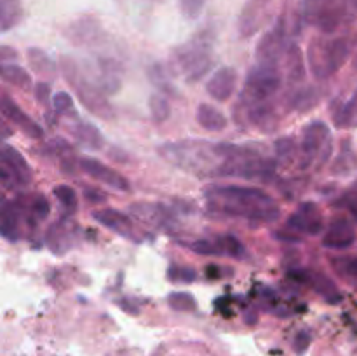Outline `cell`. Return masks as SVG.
Wrapping results in <instances>:
<instances>
[{
    "label": "cell",
    "instance_id": "obj_1",
    "mask_svg": "<svg viewBox=\"0 0 357 356\" xmlns=\"http://www.w3.org/2000/svg\"><path fill=\"white\" fill-rule=\"evenodd\" d=\"M211 212L227 216H241L258 222H275L281 209L265 191L244 185H211L204 191Z\"/></svg>",
    "mask_w": 357,
    "mask_h": 356
},
{
    "label": "cell",
    "instance_id": "obj_2",
    "mask_svg": "<svg viewBox=\"0 0 357 356\" xmlns=\"http://www.w3.org/2000/svg\"><path fill=\"white\" fill-rule=\"evenodd\" d=\"M159 152L164 159L173 163L174 166L197 175H218L225 163V157L220 150V143L185 140V142L164 143Z\"/></svg>",
    "mask_w": 357,
    "mask_h": 356
},
{
    "label": "cell",
    "instance_id": "obj_3",
    "mask_svg": "<svg viewBox=\"0 0 357 356\" xmlns=\"http://www.w3.org/2000/svg\"><path fill=\"white\" fill-rule=\"evenodd\" d=\"M213 47L215 34L211 30H202L181 44L173 52V65L180 73H185L188 82L206 75L213 63Z\"/></svg>",
    "mask_w": 357,
    "mask_h": 356
},
{
    "label": "cell",
    "instance_id": "obj_4",
    "mask_svg": "<svg viewBox=\"0 0 357 356\" xmlns=\"http://www.w3.org/2000/svg\"><path fill=\"white\" fill-rule=\"evenodd\" d=\"M351 44L345 37L321 38L316 37L307 49V65L317 80L330 79L349 59Z\"/></svg>",
    "mask_w": 357,
    "mask_h": 356
},
{
    "label": "cell",
    "instance_id": "obj_5",
    "mask_svg": "<svg viewBox=\"0 0 357 356\" xmlns=\"http://www.w3.org/2000/svg\"><path fill=\"white\" fill-rule=\"evenodd\" d=\"M279 87H281V73L278 66L258 63L248 72L243 91H241V103L246 107L264 103L278 93Z\"/></svg>",
    "mask_w": 357,
    "mask_h": 356
},
{
    "label": "cell",
    "instance_id": "obj_6",
    "mask_svg": "<svg viewBox=\"0 0 357 356\" xmlns=\"http://www.w3.org/2000/svg\"><path fill=\"white\" fill-rule=\"evenodd\" d=\"M65 75L68 79V84H72L75 87L77 94H79L80 101L86 105V108L89 112H93L94 115L101 119H112L114 117V110H112V105L108 103V100L105 98L103 91L89 80L87 77H82L77 72L75 65L72 61L68 65H65Z\"/></svg>",
    "mask_w": 357,
    "mask_h": 356
},
{
    "label": "cell",
    "instance_id": "obj_7",
    "mask_svg": "<svg viewBox=\"0 0 357 356\" xmlns=\"http://www.w3.org/2000/svg\"><path fill=\"white\" fill-rule=\"evenodd\" d=\"M0 181L7 191L26 187L31 181L30 166L24 157L9 143H3L0 150Z\"/></svg>",
    "mask_w": 357,
    "mask_h": 356
},
{
    "label": "cell",
    "instance_id": "obj_8",
    "mask_svg": "<svg viewBox=\"0 0 357 356\" xmlns=\"http://www.w3.org/2000/svg\"><path fill=\"white\" fill-rule=\"evenodd\" d=\"M331 133L326 122L323 121H312L305 129H303L302 136V147H300V164L302 168H309L321 154L330 156L331 150Z\"/></svg>",
    "mask_w": 357,
    "mask_h": 356
},
{
    "label": "cell",
    "instance_id": "obj_9",
    "mask_svg": "<svg viewBox=\"0 0 357 356\" xmlns=\"http://www.w3.org/2000/svg\"><path fill=\"white\" fill-rule=\"evenodd\" d=\"M286 24L284 20H279L268 31H265L264 37L260 38L257 45V59L264 65L278 66L279 59L286 54Z\"/></svg>",
    "mask_w": 357,
    "mask_h": 356
},
{
    "label": "cell",
    "instance_id": "obj_10",
    "mask_svg": "<svg viewBox=\"0 0 357 356\" xmlns=\"http://www.w3.org/2000/svg\"><path fill=\"white\" fill-rule=\"evenodd\" d=\"M303 10L305 20L321 28L324 34L337 30L342 21V9L333 6V0H305Z\"/></svg>",
    "mask_w": 357,
    "mask_h": 356
},
{
    "label": "cell",
    "instance_id": "obj_11",
    "mask_svg": "<svg viewBox=\"0 0 357 356\" xmlns=\"http://www.w3.org/2000/svg\"><path fill=\"white\" fill-rule=\"evenodd\" d=\"M288 274L293 281L312 286L314 292L319 293L326 302L338 304L342 300V293L338 290V286L335 285L333 279H330L323 272L310 271V269H291Z\"/></svg>",
    "mask_w": 357,
    "mask_h": 356
},
{
    "label": "cell",
    "instance_id": "obj_12",
    "mask_svg": "<svg viewBox=\"0 0 357 356\" xmlns=\"http://www.w3.org/2000/svg\"><path fill=\"white\" fill-rule=\"evenodd\" d=\"M79 166H80V170H82L84 173L89 175L91 178H94V180L108 185V187L115 188V191H119V192L131 191V184H129L128 178H126L124 175L119 173V171H115L114 168L103 164L101 161L93 159V157H82L79 163Z\"/></svg>",
    "mask_w": 357,
    "mask_h": 356
},
{
    "label": "cell",
    "instance_id": "obj_13",
    "mask_svg": "<svg viewBox=\"0 0 357 356\" xmlns=\"http://www.w3.org/2000/svg\"><path fill=\"white\" fill-rule=\"evenodd\" d=\"M286 225L289 229L296 230V232L317 236V234H321V230L324 227L323 212H321L316 202H303V205H300L296 208L295 213H291Z\"/></svg>",
    "mask_w": 357,
    "mask_h": 356
},
{
    "label": "cell",
    "instance_id": "obj_14",
    "mask_svg": "<svg viewBox=\"0 0 357 356\" xmlns=\"http://www.w3.org/2000/svg\"><path fill=\"white\" fill-rule=\"evenodd\" d=\"M271 0H250L241 10L239 16V34L241 37L246 38L257 34L267 21L271 14Z\"/></svg>",
    "mask_w": 357,
    "mask_h": 356
},
{
    "label": "cell",
    "instance_id": "obj_15",
    "mask_svg": "<svg viewBox=\"0 0 357 356\" xmlns=\"http://www.w3.org/2000/svg\"><path fill=\"white\" fill-rule=\"evenodd\" d=\"M0 108H2L3 117L9 122H13L20 131L24 133V135L30 136V138L33 140L44 138V129H42V126H38L30 115L24 114V112L21 110L20 105H17L9 94H2V107Z\"/></svg>",
    "mask_w": 357,
    "mask_h": 356
},
{
    "label": "cell",
    "instance_id": "obj_16",
    "mask_svg": "<svg viewBox=\"0 0 357 356\" xmlns=\"http://www.w3.org/2000/svg\"><path fill=\"white\" fill-rule=\"evenodd\" d=\"M356 243V229L352 222L344 216L331 220L323 237V246L328 250H347Z\"/></svg>",
    "mask_w": 357,
    "mask_h": 356
},
{
    "label": "cell",
    "instance_id": "obj_17",
    "mask_svg": "<svg viewBox=\"0 0 357 356\" xmlns=\"http://www.w3.org/2000/svg\"><path fill=\"white\" fill-rule=\"evenodd\" d=\"M237 72L232 66H222L206 82V91L216 101H227L236 91Z\"/></svg>",
    "mask_w": 357,
    "mask_h": 356
},
{
    "label": "cell",
    "instance_id": "obj_18",
    "mask_svg": "<svg viewBox=\"0 0 357 356\" xmlns=\"http://www.w3.org/2000/svg\"><path fill=\"white\" fill-rule=\"evenodd\" d=\"M93 218L96 220L98 223H101L107 229L114 230L119 236L122 237H132L135 230H132V222L126 213L119 212L115 208H101L94 209Z\"/></svg>",
    "mask_w": 357,
    "mask_h": 356
},
{
    "label": "cell",
    "instance_id": "obj_19",
    "mask_svg": "<svg viewBox=\"0 0 357 356\" xmlns=\"http://www.w3.org/2000/svg\"><path fill=\"white\" fill-rule=\"evenodd\" d=\"M2 236L7 241H17L21 234V223H26L24 213L17 199L14 201H6L2 206Z\"/></svg>",
    "mask_w": 357,
    "mask_h": 356
},
{
    "label": "cell",
    "instance_id": "obj_20",
    "mask_svg": "<svg viewBox=\"0 0 357 356\" xmlns=\"http://www.w3.org/2000/svg\"><path fill=\"white\" fill-rule=\"evenodd\" d=\"M17 201H20L28 225H35L37 222H42L51 213V205H49L47 198L44 194H38V192L28 195H20Z\"/></svg>",
    "mask_w": 357,
    "mask_h": 356
},
{
    "label": "cell",
    "instance_id": "obj_21",
    "mask_svg": "<svg viewBox=\"0 0 357 356\" xmlns=\"http://www.w3.org/2000/svg\"><path fill=\"white\" fill-rule=\"evenodd\" d=\"M101 37L100 23L89 17L75 21L68 27V40H72L77 45H89L96 44Z\"/></svg>",
    "mask_w": 357,
    "mask_h": 356
},
{
    "label": "cell",
    "instance_id": "obj_22",
    "mask_svg": "<svg viewBox=\"0 0 357 356\" xmlns=\"http://www.w3.org/2000/svg\"><path fill=\"white\" fill-rule=\"evenodd\" d=\"M72 136L86 150H101L105 145V138L101 131L91 122H77L72 128Z\"/></svg>",
    "mask_w": 357,
    "mask_h": 356
},
{
    "label": "cell",
    "instance_id": "obj_23",
    "mask_svg": "<svg viewBox=\"0 0 357 356\" xmlns=\"http://www.w3.org/2000/svg\"><path fill=\"white\" fill-rule=\"evenodd\" d=\"M248 119H250V124L261 129V131H274L275 126H278L275 108L274 105L268 103V101L253 105V107H248Z\"/></svg>",
    "mask_w": 357,
    "mask_h": 356
},
{
    "label": "cell",
    "instance_id": "obj_24",
    "mask_svg": "<svg viewBox=\"0 0 357 356\" xmlns=\"http://www.w3.org/2000/svg\"><path fill=\"white\" fill-rule=\"evenodd\" d=\"M197 122L202 129L209 133H218L223 131L227 128V117L223 112H220L218 108L213 107V105L201 103L197 108Z\"/></svg>",
    "mask_w": 357,
    "mask_h": 356
},
{
    "label": "cell",
    "instance_id": "obj_25",
    "mask_svg": "<svg viewBox=\"0 0 357 356\" xmlns=\"http://www.w3.org/2000/svg\"><path fill=\"white\" fill-rule=\"evenodd\" d=\"M286 73H288V79L293 82H302L307 75L305 68V56H303L302 49L296 44H289L286 49Z\"/></svg>",
    "mask_w": 357,
    "mask_h": 356
},
{
    "label": "cell",
    "instance_id": "obj_26",
    "mask_svg": "<svg viewBox=\"0 0 357 356\" xmlns=\"http://www.w3.org/2000/svg\"><path fill=\"white\" fill-rule=\"evenodd\" d=\"M331 115L337 128H357V89L344 105H337V108L331 110Z\"/></svg>",
    "mask_w": 357,
    "mask_h": 356
},
{
    "label": "cell",
    "instance_id": "obj_27",
    "mask_svg": "<svg viewBox=\"0 0 357 356\" xmlns=\"http://www.w3.org/2000/svg\"><path fill=\"white\" fill-rule=\"evenodd\" d=\"M23 20V7L20 0H0V23L2 31H9Z\"/></svg>",
    "mask_w": 357,
    "mask_h": 356
},
{
    "label": "cell",
    "instance_id": "obj_28",
    "mask_svg": "<svg viewBox=\"0 0 357 356\" xmlns=\"http://www.w3.org/2000/svg\"><path fill=\"white\" fill-rule=\"evenodd\" d=\"M2 79L6 80L7 84L14 87H20V89H28L31 86V77L23 66L14 65V63H2Z\"/></svg>",
    "mask_w": 357,
    "mask_h": 356
},
{
    "label": "cell",
    "instance_id": "obj_29",
    "mask_svg": "<svg viewBox=\"0 0 357 356\" xmlns=\"http://www.w3.org/2000/svg\"><path fill=\"white\" fill-rule=\"evenodd\" d=\"M321 100V93L316 86H307L302 89L295 91V94L291 96V108L300 112L312 110Z\"/></svg>",
    "mask_w": 357,
    "mask_h": 356
},
{
    "label": "cell",
    "instance_id": "obj_30",
    "mask_svg": "<svg viewBox=\"0 0 357 356\" xmlns=\"http://www.w3.org/2000/svg\"><path fill=\"white\" fill-rule=\"evenodd\" d=\"M52 194L58 199L59 206L65 212V215H73L77 212V208H79V198H77L75 188L66 184H59L52 188Z\"/></svg>",
    "mask_w": 357,
    "mask_h": 356
},
{
    "label": "cell",
    "instance_id": "obj_31",
    "mask_svg": "<svg viewBox=\"0 0 357 356\" xmlns=\"http://www.w3.org/2000/svg\"><path fill=\"white\" fill-rule=\"evenodd\" d=\"M28 61L33 66V70L37 73L44 77H54L56 75V65L52 63V59L49 58L47 52L40 51L37 47L28 49Z\"/></svg>",
    "mask_w": 357,
    "mask_h": 356
},
{
    "label": "cell",
    "instance_id": "obj_32",
    "mask_svg": "<svg viewBox=\"0 0 357 356\" xmlns=\"http://www.w3.org/2000/svg\"><path fill=\"white\" fill-rule=\"evenodd\" d=\"M149 110H150V117H152L153 122H157V124L167 121L171 115L169 101H167V98L160 93L150 94Z\"/></svg>",
    "mask_w": 357,
    "mask_h": 356
},
{
    "label": "cell",
    "instance_id": "obj_33",
    "mask_svg": "<svg viewBox=\"0 0 357 356\" xmlns=\"http://www.w3.org/2000/svg\"><path fill=\"white\" fill-rule=\"evenodd\" d=\"M190 250L202 257H223V246L220 243V237L216 239H197L190 243Z\"/></svg>",
    "mask_w": 357,
    "mask_h": 356
},
{
    "label": "cell",
    "instance_id": "obj_34",
    "mask_svg": "<svg viewBox=\"0 0 357 356\" xmlns=\"http://www.w3.org/2000/svg\"><path fill=\"white\" fill-rule=\"evenodd\" d=\"M220 243H222L225 257L237 258V260H243V258L248 257L244 244L236 236H232V234H223V236H220Z\"/></svg>",
    "mask_w": 357,
    "mask_h": 356
},
{
    "label": "cell",
    "instance_id": "obj_35",
    "mask_svg": "<svg viewBox=\"0 0 357 356\" xmlns=\"http://www.w3.org/2000/svg\"><path fill=\"white\" fill-rule=\"evenodd\" d=\"M167 278L173 283H194L197 279V271L194 267H188V265H171L167 269Z\"/></svg>",
    "mask_w": 357,
    "mask_h": 356
},
{
    "label": "cell",
    "instance_id": "obj_36",
    "mask_svg": "<svg viewBox=\"0 0 357 356\" xmlns=\"http://www.w3.org/2000/svg\"><path fill=\"white\" fill-rule=\"evenodd\" d=\"M167 302L173 309L176 311H194L195 309V299L192 293L188 292H173L167 295Z\"/></svg>",
    "mask_w": 357,
    "mask_h": 356
},
{
    "label": "cell",
    "instance_id": "obj_37",
    "mask_svg": "<svg viewBox=\"0 0 357 356\" xmlns=\"http://www.w3.org/2000/svg\"><path fill=\"white\" fill-rule=\"evenodd\" d=\"M206 2H208V0H178L181 14H183L187 20H195V17L201 16Z\"/></svg>",
    "mask_w": 357,
    "mask_h": 356
},
{
    "label": "cell",
    "instance_id": "obj_38",
    "mask_svg": "<svg viewBox=\"0 0 357 356\" xmlns=\"http://www.w3.org/2000/svg\"><path fill=\"white\" fill-rule=\"evenodd\" d=\"M52 107H54L56 114L68 115L70 112H73V98L65 91H59L52 98Z\"/></svg>",
    "mask_w": 357,
    "mask_h": 356
},
{
    "label": "cell",
    "instance_id": "obj_39",
    "mask_svg": "<svg viewBox=\"0 0 357 356\" xmlns=\"http://www.w3.org/2000/svg\"><path fill=\"white\" fill-rule=\"evenodd\" d=\"M274 147H275V154H278L279 161L291 159L293 154H295V140L289 138V136L275 140Z\"/></svg>",
    "mask_w": 357,
    "mask_h": 356
},
{
    "label": "cell",
    "instance_id": "obj_40",
    "mask_svg": "<svg viewBox=\"0 0 357 356\" xmlns=\"http://www.w3.org/2000/svg\"><path fill=\"white\" fill-rule=\"evenodd\" d=\"M337 262V267L340 269L344 274L352 276V278H357V257H351V258H340Z\"/></svg>",
    "mask_w": 357,
    "mask_h": 356
},
{
    "label": "cell",
    "instance_id": "obj_41",
    "mask_svg": "<svg viewBox=\"0 0 357 356\" xmlns=\"http://www.w3.org/2000/svg\"><path fill=\"white\" fill-rule=\"evenodd\" d=\"M49 94H51V86L45 80L37 82V86H35V100L40 105H47Z\"/></svg>",
    "mask_w": 357,
    "mask_h": 356
},
{
    "label": "cell",
    "instance_id": "obj_42",
    "mask_svg": "<svg viewBox=\"0 0 357 356\" xmlns=\"http://www.w3.org/2000/svg\"><path fill=\"white\" fill-rule=\"evenodd\" d=\"M84 198H86L87 202H91V205H101V202L107 201V194H103L101 191H98V188H93V187H86L84 188Z\"/></svg>",
    "mask_w": 357,
    "mask_h": 356
},
{
    "label": "cell",
    "instance_id": "obj_43",
    "mask_svg": "<svg viewBox=\"0 0 357 356\" xmlns=\"http://www.w3.org/2000/svg\"><path fill=\"white\" fill-rule=\"evenodd\" d=\"M0 51H2V61L6 63V59L7 58H16V51H14V49H10L9 45H2V49H0Z\"/></svg>",
    "mask_w": 357,
    "mask_h": 356
},
{
    "label": "cell",
    "instance_id": "obj_44",
    "mask_svg": "<svg viewBox=\"0 0 357 356\" xmlns=\"http://www.w3.org/2000/svg\"><path fill=\"white\" fill-rule=\"evenodd\" d=\"M351 2H352V6H354L356 9H357V0H351Z\"/></svg>",
    "mask_w": 357,
    "mask_h": 356
},
{
    "label": "cell",
    "instance_id": "obj_45",
    "mask_svg": "<svg viewBox=\"0 0 357 356\" xmlns=\"http://www.w3.org/2000/svg\"><path fill=\"white\" fill-rule=\"evenodd\" d=\"M354 66L357 68V54H356V58H354Z\"/></svg>",
    "mask_w": 357,
    "mask_h": 356
}]
</instances>
